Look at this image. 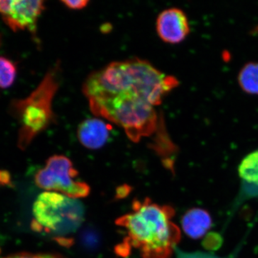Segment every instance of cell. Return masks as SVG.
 Returning a JSON list of instances; mask_svg holds the SVG:
<instances>
[{
    "label": "cell",
    "instance_id": "obj_1",
    "mask_svg": "<svg viewBox=\"0 0 258 258\" xmlns=\"http://www.w3.org/2000/svg\"><path fill=\"white\" fill-rule=\"evenodd\" d=\"M178 85L174 76L135 57L94 71L82 91L93 114L121 127L131 141L139 142L159 128L157 108Z\"/></svg>",
    "mask_w": 258,
    "mask_h": 258
},
{
    "label": "cell",
    "instance_id": "obj_2",
    "mask_svg": "<svg viewBox=\"0 0 258 258\" xmlns=\"http://www.w3.org/2000/svg\"><path fill=\"white\" fill-rule=\"evenodd\" d=\"M174 209L154 203L149 198L134 200L132 211L117 219L115 224L127 231L123 244L139 249L143 258H170L181 238L173 223Z\"/></svg>",
    "mask_w": 258,
    "mask_h": 258
},
{
    "label": "cell",
    "instance_id": "obj_3",
    "mask_svg": "<svg viewBox=\"0 0 258 258\" xmlns=\"http://www.w3.org/2000/svg\"><path fill=\"white\" fill-rule=\"evenodd\" d=\"M60 64L57 62L45 74L35 91L23 99L10 103V114L18 120V147L25 149L39 134L46 130L56 118L52 101L60 84Z\"/></svg>",
    "mask_w": 258,
    "mask_h": 258
},
{
    "label": "cell",
    "instance_id": "obj_4",
    "mask_svg": "<svg viewBox=\"0 0 258 258\" xmlns=\"http://www.w3.org/2000/svg\"><path fill=\"white\" fill-rule=\"evenodd\" d=\"M32 227L37 232L56 237L58 243L71 246L67 237L79 230L85 218L84 206L77 199L54 191H45L37 197L32 208Z\"/></svg>",
    "mask_w": 258,
    "mask_h": 258
},
{
    "label": "cell",
    "instance_id": "obj_5",
    "mask_svg": "<svg viewBox=\"0 0 258 258\" xmlns=\"http://www.w3.org/2000/svg\"><path fill=\"white\" fill-rule=\"evenodd\" d=\"M79 173L72 161L63 155L52 156L43 168L35 176V184L41 189L56 191L69 198H86L91 188L86 183L79 181Z\"/></svg>",
    "mask_w": 258,
    "mask_h": 258
},
{
    "label": "cell",
    "instance_id": "obj_6",
    "mask_svg": "<svg viewBox=\"0 0 258 258\" xmlns=\"http://www.w3.org/2000/svg\"><path fill=\"white\" fill-rule=\"evenodd\" d=\"M45 9L41 0H10L9 8L2 17L13 31L28 30L36 37L37 23Z\"/></svg>",
    "mask_w": 258,
    "mask_h": 258
},
{
    "label": "cell",
    "instance_id": "obj_7",
    "mask_svg": "<svg viewBox=\"0 0 258 258\" xmlns=\"http://www.w3.org/2000/svg\"><path fill=\"white\" fill-rule=\"evenodd\" d=\"M156 28L162 41L179 44L184 41L190 32L189 20L184 12L179 8H169L157 17Z\"/></svg>",
    "mask_w": 258,
    "mask_h": 258
},
{
    "label": "cell",
    "instance_id": "obj_8",
    "mask_svg": "<svg viewBox=\"0 0 258 258\" xmlns=\"http://www.w3.org/2000/svg\"><path fill=\"white\" fill-rule=\"evenodd\" d=\"M103 118H88L78 127L77 136L80 143L91 150L101 149L107 143L111 132V125Z\"/></svg>",
    "mask_w": 258,
    "mask_h": 258
},
{
    "label": "cell",
    "instance_id": "obj_9",
    "mask_svg": "<svg viewBox=\"0 0 258 258\" xmlns=\"http://www.w3.org/2000/svg\"><path fill=\"white\" fill-rule=\"evenodd\" d=\"M238 174L241 188L237 201L241 203L258 198V149L249 153L241 161Z\"/></svg>",
    "mask_w": 258,
    "mask_h": 258
},
{
    "label": "cell",
    "instance_id": "obj_10",
    "mask_svg": "<svg viewBox=\"0 0 258 258\" xmlns=\"http://www.w3.org/2000/svg\"><path fill=\"white\" fill-rule=\"evenodd\" d=\"M181 226L186 235L194 240H198L211 229L212 217L204 209L191 208L183 215Z\"/></svg>",
    "mask_w": 258,
    "mask_h": 258
},
{
    "label": "cell",
    "instance_id": "obj_11",
    "mask_svg": "<svg viewBox=\"0 0 258 258\" xmlns=\"http://www.w3.org/2000/svg\"><path fill=\"white\" fill-rule=\"evenodd\" d=\"M237 79L242 91L248 94L258 95V62L244 64Z\"/></svg>",
    "mask_w": 258,
    "mask_h": 258
},
{
    "label": "cell",
    "instance_id": "obj_12",
    "mask_svg": "<svg viewBox=\"0 0 258 258\" xmlns=\"http://www.w3.org/2000/svg\"><path fill=\"white\" fill-rule=\"evenodd\" d=\"M17 66L10 59L0 56V88L13 86L17 77Z\"/></svg>",
    "mask_w": 258,
    "mask_h": 258
},
{
    "label": "cell",
    "instance_id": "obj_13",
    "mask_svg": "<svg viewBox=\"0 0 258 258\" xmlns=\"http://www.w3.org/2000/svg\"><path fill=\"white\" fill-rule=\"evenodd\" d=\"M81 242L86 249L90 250L98 248L101 239L98 232L92 228L86 229L81 234Z\"/></svg>",
    "mask_w": 258,
    "mask_h": 258
},
{
    "label": "cell",
    "instance_id": "obj_14",
    "mask_svg": "<svg viewBox=\"0 0 258 258\" xmlns=\"http://www.w3.org/2000/svg\"><path fill=\"white\" fill-rule=\"evenodd\" d=\"M176 258H230V257H220L218 256L215 255L210 253H207V252H184L181 249H178L177 247L175 248Z\"/></svg>",
    "mask_w": 258,
    "mask_h": 258
},
{
    "label": "cell",
    "instance_id": "obj_15",
    "mask_svg": "<svg viewBox=\"0 0 258 258\" xmlns=\"http://www.w3.org/2000/svg\"><path fill=\"white\" fill-rule=\"evenodd\" d=\"M61 3L70 10H80L86 8L90 2L88 0H74V1L64 0V1H61Z\"/></svg>",
    "mask_w": 258,
    "mask_h": 258
},
{
    "label": "cell",
    "instance_id": "obj_16",
    "mask_svg": "<svg viewBox=\"0 0 258 258\" xmlns=\"http://www.w3.org/2000/svg\"><path fill=\"white\" fill-rule=\"evenodd\" d=\"M3 258H64L59 254H32V253H19L12 254Z\"/></svg>",
    "mask_w": 258,
    "mask_h": 258
}]
</instances>
